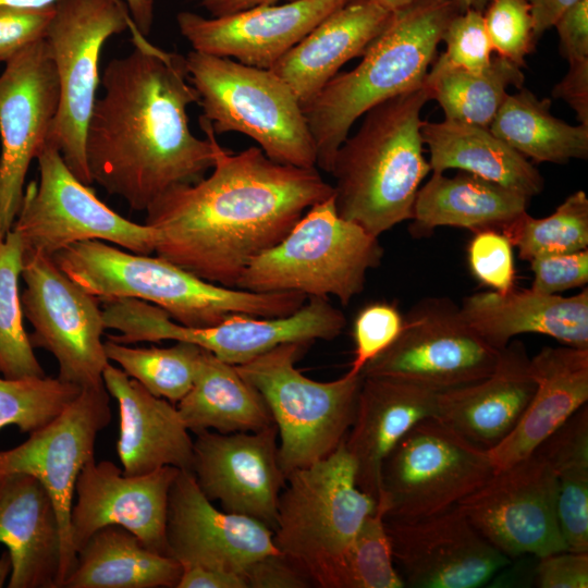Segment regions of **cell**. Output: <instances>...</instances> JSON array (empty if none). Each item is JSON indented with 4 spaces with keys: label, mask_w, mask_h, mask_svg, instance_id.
<instances>
[{
    "label": "cell",
    "mask_w": 588,
    "mask_h": 588,
    "mask_svg": "<svg viewBox=\"0 0 588 588\" xmlns=\"http://www.w3.org/2000/svg\"><path fill=\"white\" fill-rule=\"evenodd\" d=\"M213 166L196 183L172 187L146 210L157 234L155 252L208 282L235 287L247 265L277 245L333 186L317 168L278 163L252 146L223 148L209 122Z\"/></svg>",
    "instance_id": "cell-1"
},
{
    "label": "cell",
    "mask_w": 588,
    "mask_h": 588,
    "mask_svg": "<svg viewBox=\"0 0 588 588\" xmlns=\"http://www.w3.org/2000/svg\"><path fill=\"white\" fill-rule=\"evenodd\" d=\"M133 50L107 63L86 133L93 182L146 211L172 187L213 166L210 142L195 136L187 108L198 103L185 57L152 45L128 21Z\"/></svg>",
    "instance_id": "cell-2"
},
{
    "label": "cell",
    "mask_w": 588,
    "mask_h": 588,
    "mask_svg": "<svg viewBox=\"0 0 588 588\" xmlns=\"http://www.w3.org/2000/svg\"><path fill=\"white\" fill-rule=\"evenodd\" d=\"M430 99L424 85L378 103L335 152V209L373 236L413 217L419 185L431 171L420 119Z\"/></svg>",
    "instance_id": "cell-3"
},
{
    "label": "cell",
    "mask_w": 588,
    "mask_h": 588,
    "mask_svg": "<svg viewBox=\"0 0 588 588\" xmlns=\"http://www.w3.org/2000/svg\"><path fill=\"white\" fill-rule=\"evenodd\" d=\"M52 259L75 284L98 299H140L189 328L213 327L238 315L282 317L307 301L296 292L258 293L215 284L159 256L125 252L99 240L71 244Z\"/></svg>",
    "instance_id": "cell-4"
},
{
    "label": "cell",
    "mask_w": 588,
    "mask_h": 588,
    "mask_svg": "<svg viewBox=\"0 0 588 588\" xmlns=\"http://www.w3.org/2000/svg\"><path fill=\"white\" fill-rule=\"evenodd\" d=\"M458 12L448 0H416L392 12L359 64L338 73L303 108L316 146L317 169L331 172L336 150L370 108L425 85L442 34Z\"/></svg>",
    "instance_id": "cell-5"
},
{
    "label": "cell",
    "mask_w": 588,
    "mask_h": 588,
    "mask_svg": "<svg viewBox=\"0 0 588 588\" xmlns=\"http://www.w3.org/2000/svg\"><path fill=\"white\" fill-rule=\"evenodd\" d=\"M377 501L356 481L343 442L329 456L287 476L278 502L273 542L320 588H343L348 550Z\"/></svg>",
    "instance_id": "cell-6"
},
{
    "label": "cell",
    "mask_w": 588,
    "mask_h": 588,
    "mask_svg": "<svg viewBox=\"0 0 588 588\" xmlns=\"http://www.w3.org/2000/svg\"><path fill=\"white\" fill-rule=\"evenodd\" d=\"M378 237L342 218L333 195L309 208L273 247L254 258L236 289L334 296L344 306L359 295L369 270L380 266Z\"/></svg>",
    "instance_id": "cell-7"
},
{
    "label": "cell",
    "mask_w": 588,
    "mask_h": 588,
    "mask_svg": "<svg viewBox=\"0 0 588 588\" xmlns=\"http://www.w3.org/2000/svg\"><path fill=\"white\" fill-rule=\"evenodd\" d=\"M185 60L203 109L200 117L216 135L242 133L278 163L317 168L316 146L303 107L280 76L195 50Z\"/></svg>",
    "instance_id": "cell-8"
},
{
    "label": "cell",
    "mask_w": 588,
    "mask_h": 588,
    "mask_svg": "<svg viewBox=\"0 0 588 588\" xmlns=\"http://www.w3.org/2000/svg\"><path fill=\"white\" fill-rule=\"evenodd\" d=\"M310 343L281 344L244 364L240 375L264 397L279 434V463L286 478L334 452L354 420L364 379L347 371L316 381L295 368Z\"/></svg>",
    "instance_id": "cell-9"
},
{
    "label": "cell",
    "mask_w": 588,
    "mask_h": 588,
    "mask_svg": "<svg viewBox=\"0 0 588 588\" xmlns=\"http://www.w3.org/2000/svg\"><path fill=\"white\" fill-rule=\"evenodd\" d=\"M130 19L122 0H59L45 36L59 85L47 143L88 186L94 182L86 159V133L100 83V53L111 36L128 29Z\"/></svg>",
    "instance_id": "cell-10"
},
{
    "label": "cell",
    "mask_w": 588,
    "mask_h": 588,
    "mask_svg": "<svg viewBox=\"0 0 588 588\" xmlns=\"http://www.w3.org/2000/svg\"><path fill=\"white\" fill-rule=\"evenodd\" d=\"M38 180L24 189L12 226L23 254L52 257L64 247L87 240L111 242L142 255L155 252L157 234L147 224L132 222L102 203L47 143L39 151Z\"/></svg>",
    "instance_id": "cell-11"
},
{
    "label": "cell",
    "mask_w": 588,
    "mask_h": 588,
    "mask_svg": "<svg viewBox=\"0 0 588 588\" xmlns=\"http://www.w3.org/2000/svg\"><path fill=\"white\" fill-rule=\"evenodd\" d=\"M494 473L488 451L432 416L397 442L381 470L385 518L417 519L444 512ZM378 498V499H379Z\"/></svg>",
    "instance_id": "cell-12"
},
{
    "label": "cell",
    "mask_w": 588,
    "mask_h": 588,
    "mask_svg": "<svg viewBox=\"0 0 588 588\" xmlns=\"http://www.w3.org/2000/svg\"><path fill=\"white\" fill-rule=\"evenodd\" d=\"M500 352L463 318L448 297H427L404 316L395 341L365 365L363 376L406 380L436 392L489 376Z\"/></svg>",
    "instance_id": "cell-13"
},
{
    "label": "cell",
    "mask_w": 588,
    "mask_h": 588,
    "mask_svg": "<svg viewBox=\"0 0 588 588\" xmlns=\"http://www.w3.org/2000/svg\"><path fill=\"white\" fill-rule=\"evenodd\" d=\"M21 277L23 314L34 328L32 346L54 356L60 380L79 388L103 383L109 359L99 299L75 284L52 257L23 254Z\"/></svg>",
    "instance_id": "cell-14"
},
{
    "label": "cell",
    "mask_w": 588,
    "mask_h": 588,
    "mask_svg": "<svg viewBox=\"0 0 588 588\" xmlns=\"http://www.w3.org/2000/svg\"><path fill=\"white\" fill-rule=\"evenodd\" d=\"M110 420V394L105 383L82 388L58 416L30 432L26 441L0 451V475L24 473L36 477L53 502L61 532L58 588L63 587L76 564L70 534L76 479L94 458L97 434Z\"/></svg>",
    "instance_id": "cell-15"
},
{
    "label": "cell",
    "mask_w": 588,
    "mask_h": 588,
    "mask_svg": "<svg viewBox=\"0 0 588 588\" xmlns=\"http://www.w3.org/2000/svg\"><path fill=\"white\" fill-rule=\"evenodd\" d=\"M456 506L510 560L567 551L556 513L555 476L537 451L495 470Z\"/></svg>",
    "instance_id": "cell-16"
},
{
    "label": "cell",
    "mask_w": 588,
    "mask_h": 588,
    "mask_svg": "<svg viewBox=\"0 0 588 588\" xmlns=\"http://www.w3.org/2000/svg\"><path fill=\"white\" fill-rule=\"evenodd\" d=\"M59 85L46 39L27 46L0 74V238L13 226L28 168L47 142Z\"/></svg>",
    "instance_id": "cell-17"
},
{
    "label": "cell",
    "mask_w": 588,
    "mask_h": 588,
    "mask_svg": "<svg viewBox=\"0 0 588 588\" xmlns=\"http://www.w3.org/2000/svg\"><path fill=\"white\" fill-rule=\"evenodd\" d=\"M385 527L408 587L478 588L511 563L457 506L424 518H385Z\"/></svg>",
    "instance_id": "cell-18"
},
{
    "label": "cell",
    "mask_w": 588,
    "mask_h": 588,
    "mask_svg": "<svg viewBox=\"0 0 588 588\" xmlns=\"http://www.w3.org/2000/svg\"><path fill=\"white\" fill-rule=\"evenodd\" d=\"M191 471L209 501L273 530L286 476L279 463L275 425L258 431L195 433Z\"/></svg>",
    "instance_id": "cell-19"
},
{
    "label": "cell",
    "mask_w": 588,
    "mask_h": 588,
    "mask_svg": "<svg viewBox=\"0 0 588 588\" xmlns=\"http://www.w3.org/2000/svg\"><path fill=\"white\" fill-rule=\"evenodd\" d=\"M179 468L163 466L128 476L109 461L89 460L75 483L76 502L70 517L71 543L76 552L98 529L126 528L149 549L169 556L166 526L169 491Z\"/></svg>",
    "instance_id": "cell-20"
},
{
    "label": "cell",
    "mask_w": 588,
    "mask_h": 588,
    "mask_svg": "<svg viewBox=\"0 0 588 588\" xmlns=\"http://www.w3.org/2000/svg\"><path fill=\"white\" fill-rule=\"evenodd\" d=\"M166 537L169 556L182 567L241 575L255 560L279 552L271 528L253 517L218 510L186 469L179 470L169 491Z\"/></svg>",
    "instance_id": "cell-21"
},
{
    "label": "cell",
    "mask_w": 588,
    "mask_h": 588,
    "mask_svg": "<svg viewBox=\"0 0 588 588\" xmlns=\"http://www.w3.org/2000/svg\"><path fill=\"white\" fill-rule=\"evenodd\" d=\"M347 0H296L205 17L182 11L181 35L193 50L271 70L314 27Z\"/></svg>",
    "instance_id": "cell-22"
},
{
    "label": "cell",
    "mask_w": 588,
    "mask_h": 588,
    "mask_svg": "<svg viewBox=\"0 0 588 588\" xmlns=\"http://www.w3.org/2000/svg\"><path fill=\"white\" fill-rule=\"evenodd\" d=\"M345 326L344 314L328 298L308 297L299 309L286 316L238 315L209 328L185 327L166 310L151 307L143 317L140 330L146 342H189L229 364L241 365L281 344L333 340Z\"/></svg>",
    "instance_id": "cell-23"
},
{
    "label": "cell",
    "mask_w": 588,
    "mask_h": 588,
    "mask_svg": "<svg viewBox=\"0 0 588 588\" xmlns=\"http://www.w3.org/2000/svg\"><path fill=\"white\" fill-rule=\"evenodd\" d=\"M437 394L406 380L364 376L343 445L355 465L358 487L376 501L385 458L413 426L437 415Z\"/></svg>",
    "instance_id": "cell-24"
},
{
    "label": "cell",
    "mask_w": 588,
    "mask_h": 588,
    "mask_svg": "<svg viewBox=\"0 0 588 588\" xmlns=\"http://www.w3.org/2000/svg\"><path fill=\"white\" fill-rule=\"evenodd\" d=\"M529 359L523 342L511 341L489 376L438 392L434 417L485 450L495 446L515 428L535 392Z\"/></svg>",
    "instance_id": "cell-25"
},
{
    "label": "cell",
    "mask_w": 588,
    "mask_h": 588,
    "mask_svg": "<svg viewBox=\"0 0 588 588\" xmlns=\"http://www.w3.org/2000/svg\"><path fill=\"white\" fill-rule=\"evenodd\" d=\"M535 392L511 433L487 450L495 470L532 454L588 401V350L546 346L529 359Z\"/></svg>",
    "instance_id": "cell-26"
},
{
    "label": "cell",
    "mask_w": 588,
    "mask_h": 588,
    "mask_svg": "<svg viewBox=\"0 0 588 588\" xmlns=\"http://www.w3.org/2000/svg\"><path fill=\"white\" fill-rule=\"evenodd\" d=\"M102 379L119 403L117 452L123 473L144 475L163 466L191 470L193 439L171 402L155 396L122 369L110 364Z\"/></svg>",
    "instance_id": "cell-27"
},
{
    "label": "cell",
    "mask_w": 588,
    "mask_h": 588,
    "mask_svg": "<svg viewBox=\"0 0 588 588\" xmlns=\"http://www.w3.org/2000/svg\"><path fill=\"white\" fill-rule=\"evenodd\" d=\"M0 543L12 560L9 588H58L60 526L53 502L36 477L0 475Z\"/></svg>",
    "instance_id": "cell-28"
},
{
    "label": "cell",
    "mask_w": 588,
    "mask_h": 588,
    "mask_svg": "<svg viewBox=\"0 0 588 588\" xmlns=\"http://www.w3.org/2000/svg\"><path fill=\"white\" fill-rule=\"evenodd\" d=\"M465 321L493 348L502 351L524 333L551 336L564 345L588 350V290L573 296L532 290L479 292L460 306Z\"/></svg>",
    "instance_id": "cell-29"
},
{
    "label": "cell",
    "mask_w": 588,
    "mask_h": 588,
    "mask_svg": "<svg viewBox=\"0 0 588 588\" xmlns=\"http://www.w3.org/2000/svg\"><path fill=\"white\" fill-rule=\"evenodd\" d=\"M391 15L372 0H347L291 48L271 71L292 88L304 108L344 63L364 54Z\"/></svg>",
    "instance_id": "cell-30"
},
{
    "label": "cell",
    "mask_w": 588,
    "mask_h": 588,
    "mask_svg": "<svg viewBox=\"0 0 588 588\" xmlns=\"http://www.w3.org/2000/svg\"><path fill=\"white\" fill-rule=\"evenodd\" d=\"M528 200L518 192L471 173L449 177L433 172L418 189L409 232L422 237L440 226L501 231L526 211Z\"/></svg>",
    "instance_id": "cell-31"
},
{
    "label": "cell",
    "mask_w": 588,
    "mask_h": 588,
    "mask_svg": "<svg viewBox=\"0 0 588 588\" xmlns=\"http://www.w3.org/2000/svg\"><path fill=\"white\" fill-rule=\"evenodd\" d=\"M421 136L429 148L432 172L458 169L527 198L543 189L544 180L538 169L489 127L445 119L424 121Z\"/></svg>",
    "instance_id": "cell-32"
},
{
    "label": "cell",
    "mask_w": 588,
    "mask_h": 588,
    "mask_svg": "<svg viewBox=\"0 0 588 588\" xmlns=\"http://www.w3.org/2000/svg\"><path fill=\"white\" fill-rule=\"evenodd\" d=\"M182 565L124 527L108 525L77 551L65 588H176Z\"/></svg>",
    "instance_id": "cell-33"
},
{
    "label": "cell",
    "mask_w": 588,
    "mask_h": 588,
    "mask_svg": "<svg viewBox=\"0 0 588 588\" xmlns=\"http://www.w3.org/2000/svg\"><path fill=\"white\" fill-rule=\"evenodd\" d=\"M176 404L181 419L193 433L258 431L274 425L264 397L235 365L203 347L193 385Z\"/></svg>",
    "instance_id": "cell-34"
},
{
    "label": "cell",
    "mask_w": 588,
    "mask_h": 588,
    "mask_svg": "<svg viewBox=\"0 0 588 588\" xmlns=\"http://www.w3.org/2000/svg\"><path fill=\"white\" fill-rule=\"evenodd\" d=\"M551 101L526 88L507 94L489 128L526 158L566 163L588 157V126L571 125L550 112Z\"/></svg>",
    "instance_id": "cell-35"
},
{
    "label": "cell",
    "mask_w": 588,
    "mask_h": 588,
    "mask_svg": "<svg viewBox=\"0 0 588 588\" xmlns=\"http://www.w3.org/2000/svg\"><path fill=\"white\" fill-rule=\"evenodd\" d=\"M556 480V513L567 551L588 552V408L578 409L536 450Z\"/></svg>",
    "instance_id": "cell-36"
},
{
    "label": "cell",
    "mask_w": 588,
    "mask_h": 588,
    "mask_svg": "<svg viewBox=\"0 0 588 588\" xmlns=\"http://www.w3.org/2000/svg\"><path fill=\"white\" fill-rule=\"evenodd\" d=\"M524 81L522 68L498 56L478 72L432 65L425 85L430 98L441 106L445 120L489 127L507 88L519 89Z\"/></svg>",
    "instance_id": "cell-37"
},
{
    "label": "cell",
    "mask_w": 588,
    "mask_h": 588,
    "mask_svg": "<svg viewBox=\"0 0 588 588\" xmlns=\"http://www.w3.org/2000/svg\"><path fill=\"white\" fill-rule=\"evenodd\" d=\"M106 356L155 396L177 403L191 390L201 347L176 341L169 347H130L107 339Z\"/></svg>",
    "instance_id": "cell-38"
},
{
    "label": "cell",
    "mask_w": 588,
    "mask_h": 588,
    "mask_svg": "<svg viewBox=\"0 0 588 588\" xmlns=\"http://www.w3.org/2000/svg\"><path fill=\"white\" fill-rule=\"evenodd\" d=\"M22 270V241L11 230L0 238V372L8 379L46 376L23 326L19 293Z\"/></svg>",
    "instance_id": "cell-39"
},
{
    "label": "cell",
    "mask_w": 588,
    "mask_h": 588,
    "mask_svg": "<svg viewBox=\"0 0 588 588\" xmlns=\"http://www.w3.org/2000/svg\"><path fill=\"white\" fill-rule=\"evenodd\" d=\"M501 232L526 261L588 249L587 195L584 191L571 194L546 218H534L525 211Z\"/></svg>",
    "instance_id": "cell-40"
},
{
    "label": "cell",
    "mask_w": 588,
    "mask_h": 588,
    "mask_svg": "<svg viewBox=\"0 0 588 588\" xmlns=\"http://www.w3.org/2000/svg\"><path fill=\"white\" fill-rule=\"evenodd\" d=\"M82 388L59 378L0 379V429L33 432L58 416Z\"/></svg>",
    "instance_id": "cell-41"
},
{
    "label": "cell",
    "mask_w": 588,
    "mask_h": 588,
    "mask_svg": "<svg viewBox=\"0 0 588 588\" xmlns=\"http://www.w3.org/2000/svg\"><path fill=\"white\" fill-rule=\"evenodd\" d=\"M387 506L382 498L363 522L346 555L343 588H402V575L394 566L385 527Z\"/></svg>",
    "instance_id": "cell-42"
},
{
    "label": "cell",
    "mask_w": 588,
    "mask_h": 588,
    "mask_svg": "<svg viewBox=\"0 0 588 588\" xmlns=\"http://www.w3.org/2000/svg\"><path fill=\"white\" fill-rule=\"evenodd\" d=\"M482 15L492 50L517 66H525V58L536 41L528 1L490 0Z\"/></svg>",
    "instance_id": "cell-43"
},
{
    "label": "cell",
    "mask_w": 588,
    "mask_h": 588,
    "mask_svg": "<svg viewBox=\"0 0 588 588\" xmlns=\"http://www.w3.org/2000/svg\"><path fill=\"white\" fill-rule=\"evenodd\" d=\"M441 40L446 49L433 62L434 66L478 72L492 60L493 50L481 11L458 12L446 25Z\"/></svg>",
    "instance_id": "cell-44"
},
{
    "label": "cell",
    "mask_w": 588,
    "mask_h": 588,
    "mask_svg": "<svg viewBox=\"0 0 588 588\" xmlns=\"http://www.w3.org/2000/svg\"><path fill=\"white\" fill-rule=\"evenodd\" d=\"M403 323L404 316L394 304L373 302L360 309L353 324L355 352L350 371L362 372L367 363L395 341Z\"/></svg>",
    "instance_id": "cell-45"
},
{
    "label": "cell",
    "mask_w": 588,
    "mask_h": 588,
    "mask_svg": "<svg viewBox=\"0 0 588 588\" xmlns=\"http://www.w3.org/2000/svg\"><path fill=\"white\" fill-rule=\"evenodd\" d=\"M474 233L467 249L471 274L495 292L514 289L515 262L509 237L495 229Z\"/></svg>",
    "instance_id": "cell-46"
},
{
    "label": "cell",
    "mask_w": 588,
    "mask_h": 588,
    "mask_svg": "<svg viewBox=\"0 0 588 588\" xmlns=\"http://www.w3.org/2000/svg\"><path fill=\"white\" fill-rule=\"evenodd\" d=\"M54 4L45 7L0 5V62H7L27 46L45 38Z\"/></svg>",
    "instance_id": "cell-47"
},
{
    "label": "cell",
    "mask_w": 588,
    "mask_h": 588,
    "mask_svg": "<svg viewBox=\"0 0 588 588\" xmlns=\"http://www.w3.org/2000/svg\"><path fill=\"white\" fill-rule=\"evenodd\" d=\"M534 273L530 290L553 295L588 282V249L548 255L529 261Z\"/></svg>",
    "instance_id": "cell-48"
},
{
    "label": "cell",
    "mask_w": 588,
    "mask_h": 588,
    "mask_svg": "<svg viewBox=\"0 0 588 588\" xmlns=\"http://www.w3.org/2000/svg\"><path fill=\"white\" fill-rule=\"evenodd\" d=\"M535 586L540 588H587L588 552L562 551L537 558Z\"/></svg>",
    "instance_id": "cell-49"
},
{
    "label": "cell",
    "mask_w": 588,
    "mask_h": 588,
    "mask_svg": "<svg viewBox=\"0 0 588 588\" xmlns=\"http://www.w3.org/2000/svg\"><path fill=\"white\" fill-rule=\"evenodd\" d=\"M246 588H308L309 578L280 552L264 555L241 574Z\"/></svg>",
    "instance_id": "cell-50"
},
{
    "label": "cell",
    "mask_w": 588,
    "mask_h": 588,
    "mask_svg": "<svg viewBox=\"0 0 588 588\" xmlns=\"http://www.w3.org/2000/svg\"><path fill=\"white\" fill-rule=\"evenodd\" d=\"M560 52L568 62L588 58V0L569 7L555 22Z\"/></svg>",
    "instance_id": "cell-51"
},
{
    "label": "cell",
    "mask_w": 588,
    "mask_h": 588,
    "mask_svg": "<svg viewBox=\"0 0 588 588\" xmlns=\"http://www.w3.org/2000/svg\"><path fill=\"white\" fill-rule=\"evenodd\" d=\"M565 76L552 89V96L563 99L576 113L580 124L588 126V58L569 61Z\"/></svg>",
    "instance_id": "cell-52"
},
{
    "label": "cell",
    "mask_w": 588,
    "mask_h": 588,
    "mask_svg": "<svg viewBox=\"0 0 588 588\" xmlns=\"http://www.w3.org/2000/svg\"><path fill=\"white\" fill-rule=\"evenodd\" d=\"M176 588H246V584L236 573L201 566H185Z\"/></svg>",
    "instance_id": "cell-53"
},
{
    "label": "cell",
    "mask_w": 588,
    "mask_h": 588,
    "mask_svg": "<svg viewBox=\"0 0 588 588\" xmlns=\"http://www.w3.org/2000/svg\"><path fill=\"white\" fill-rule=\"evenodd\" d=\"M537 40L547 29L554 26L558 19L579 0H527Z\"/></svg>",
    "instance_id": "cell-54"
},
{
    "label": "cell",
    "mask_w": 588,
    "mask_h": 588,
    "mask_svg": "<svg viewBox=\"0 0 588 588\" xmlns=\"http://www.w3.org/2000/svg\"><path fill=\"white\" fill-rule=\"evenodd\" d=\"M282 0H199L200 5L213 17L236 13L257 5L275 4ZM286 2L296 0H284Z\"/></svg>",
    "instance_id": "cell-55"
},
{
    "label": "cell",
    "mask_w": 588,
    "mask_h": 588,
    "mask_svg": "<svg viewBox=\"0 0 588 588\" xmlns=\"http://www.w3.org/2000/svg\"><path fill=\"white\" fill-rule=\"evenodd\" d=\"M135 27L148 36L155 21L156 0H122Z\"/></svg>",
    "instance_id": "cell-56"
},
{
    "label": "cell",
    "mask_w": 588,
    "mask_h": 588,
    "mask_svg": "<svg viewBox=\"0 0 588 588\" xmlns=\"http://www.w3.org/2000/svg\"><path fill=\"white\" fill-rule=\"evenodd\" d=\"M59 0H0V5H19V7H45L53 5Z\"/></svg>",
    "instance_id": "cell-57"
},
{
    "label": "cell",
    "mask_w": 588,
    "mask_h": 588,
    "mask_svg": "<svg viewBox=\"0 0 588 588\" xmlns=\"http://www.w3.org/2000/svg\"><path fill=\"white\" fill-rule=\"evenodd\" d=\"M453 3L460 12L466 11L468 9H474L482 11L488 2V0H448Z\"/></svg>",
    "instance_id": "cell-58"
},
{
    "label": "cell",
    "mask_w": 588,
    "mask_h": 588,
    "mask_svg": "<svg viewBox=\"0 0 588 588\" xmlns=\"http://www.w3.org/2000/svg\"><path fill=\"white\" fill-rule=\"evenodd\" d=\"M12 572V560L9 551L2 552L0 556V587H3L7 578Z\"/></svg>",
    "instance_id": "cell-59"
},
{
    "label": "cell",
    "mask_w": 588,
    "mask_h": 588,
    "mask_svg": "<svg viewBox=\"0 0 588 588\" xmlns=\"http://www.w3.org/2000/svg\"><path fill=\"white\" fill-rule=\"evenodd\" d=\"M372 1L390 12H395L409 5L416 0H372Z\"/></svg>",
    "instance_id": "cell-60"
}]
</instances>
